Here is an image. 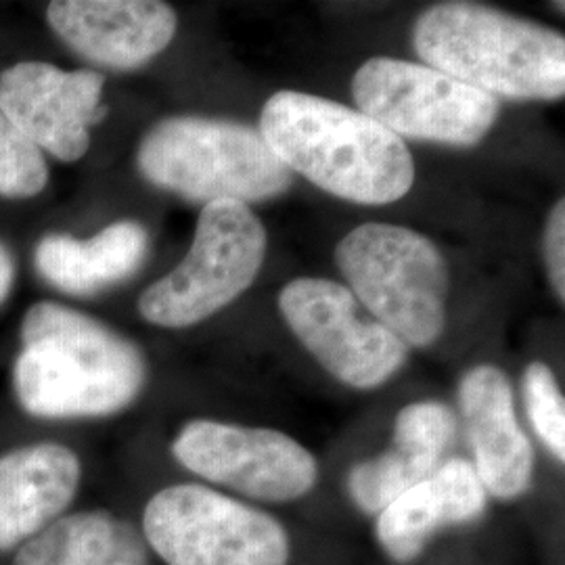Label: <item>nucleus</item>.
<instances>
[{
	"mask_svg": "<svg viewBox=\"0 0 565 565\" xmlns=\"http://www.w3.org/2000/svg\"><path fill=\"white\" fill-rule=\"evenodd\" d=\"M13 277H15V264H13L9 249L0 243V303L4 302L9 296Z\"/></svg>",
	"mask_w": 565,
	"mask_h": 565,
	"instance_id": "obj_22",
	"label": "nucleus"
},
{
	"mask_svg": "<svg viewBox=\"0 0 565 565\" xmlns=\"http://www.w3.org/2000/svg\"><path fill=\"white\" fill-rule=\"evenodd\" d=\"M545 256L548 277L559 302L565 300V202L559 200L551 210L545 228Z\"/></svg>",
	"mask_w": 565,
	"mask_h": 565,
	"instance_id": "obj_21",
	"label": "nucleus"
},
{
	"mask_svg": "<svg viewBox=\"0 0 565 565\" xmlns=\"http://www.w3.org/2000/svg\"><path fill=\"white\" fill-rule=\"evenodd\" d=\"M46 20L78 55L114 70L160 55L179 25L174 9L160 0H57Z\"/></svg>",
	"mask_w": 565,
	"mask_h": 565,
	"instance_id": "obj_12",
	"label": "nucleus"
},
{
	"mask_svg": "<svg viewBox=\"0 0 565 565\" xmlns=\"http://www.w3.org/2000/svg\"><path fill=\"white\" fill-rule=\"evenodd\" d=\"M103 84L99 72L21 61L0 74V111L39 149L76 162L88 151L90 126L107 116Z\"/></svg>",
	"mask_w": 565,
	"mask_h": 565,
	"instance_id": "obj_11",
	"label": "nucleus"
},
{
	"mask_svg": "<svg viewBox=\"0 0 565 565\" xmlns=\"http://www.w3.org/2000/svg\"><path fill=\"white\" fill-rule=\"evenodd\" d=\"M172 455L203 480L268 503L296 501L319 480L317 459L287 434L266 427L198 419L179 431Z\"/></svg>",
	"mask_w": 565,
	"mask_h": 565,
	"instance_id": "obj_10",
	"label": "nucleus"
},
{
	"mask_svg": "<svg viewBox=\"0 0 565 565\" xmlns=\"http://www.w3.org/2000/svg\"><path fill=\"white\" fill-rule=\"evenodd\" d=\"M335 263L366 312L406 345L425 348L443 335L448 268L427 237L396 224H363L338 243Z\"/></svg>",
	"mask_w": 565,
	"mask_h": 565,
	"instance_id": "obj_5",
	"label": "nucleus"
},
{
	"mask_svg": "<svg viewBox=\"0 0 565 565\" xmlns=\"http://www.w3.org/2000/svg\"><path fill=\"white\" fill-rule=\"evenodd\" d=\"M359 111L396 137L471 147L499 118L492 95L425 63L375 57L352 81Z\"/></svg>",
	"mask_w": 565,
	"mask_h": 565,
	"instance_id": "obj_8",
	"label": "nucleus"
},
{
	"mask_svg": "<svg viewBox=\"0 0 565 565\" xmlns=\"http://www.w3.org/2000/svg\"><path fill=\"white\" fill-rule=\"evenodd\" d=\"M266 245V231L249 205H203L184 260L145 289L139 300L142 319L179 329L216 315L256 281Z\"/></svg>",
	"mask_w": 565,
	"mask_h": 565,
	"instance_id": "obj_6",
	"label": "nucleus"
},
{
	"mask_svg": "<svg viewBox=\"0 0 565 565\" xmlns=\"http://www.w3.org/2000/svg\"><path fill=\"white\" fill-rule=\"evenodd\" d=\"M279 308L303 348L343 384L377 387L408 356V345L340 282L312 277L287 282Z\"/></svg>",
	"mask_w": 565,
	"mask_h": 565,
	"instance_id": "obj_9",
	"label": "nucleus"
},
{
	"mask_svg": "<svg viewBox=\"0 0 565 565\" xmlns=\"http://www.w3.org/2000/svg\"><path fill=\"white\" fill-rule=\"evenodd\" d=\"M142 539L166 565H287L273 515L200 484L168 486L142 511Z\"/></svg>",
	"mask_w": 565,
	"mask_h": 565,
	"instance_id": "obj_7",
	"label": "nucleus"
},
{
	"mask_svg": "<svg viewBox=\"0 0 565 565\" xmlns=\"http://www.w3.org/2000/svg\"><path fill=\"white\" fill-rule=\"evenodd\" d=\"M425 65L486 95L557 102L565 95L564 34L476 2H440L413 30Z\"/></svg>",
	"mask_w": 565,
	"mask_h": 565,
	"instance_id": "obj_3",
	"label": "nucleus"
},
{
	"mask_svg": "<svg viewBox=\"0 0 565 565\" xmlns=\"http://www.w3.org/2000/svg\"><path fill=\"white\" fill-rule=\"evenodd\" d=\"M147 249L149 237L141 224L121 221L105 226L86 242L70 235L44 237L36 247V268L65 294L93 296L135 275Z\"/></svg>",
	"mask_w": 565,
	"mask_h": 565,
	"instance_id": "obj_17",
	"label": "nucleus"
},
{
	"mask_svg": "<svg viewBox=\"0 0 565 565\" xmlns=\"http://www.w3.org/2000/svg\"><path fill=\"white\" fill-rule=\"evenodd\" d=\"M457 422L443 403L404 406L394 425V446L384 455L354 465L348 490L364 513H382L406 490L422 484L440 465L455 438Z\"/></svg>",
	"mask_w": 565,
	"mask_h": 565,
	"instance_id": "obj_15",
	"label": "nucleus"
},
{
	"mask_svg": "<svg viewBox=\"0 0 565 565\" xmlns=\"http://www.w3.org/2000/svg\"><path fill=\"white\" fill-rule=\"evenodd\" d=\"M46 181L49 170L41 149L0 111V195L34 198Z\"/></svg>",
	"mask_w": 565,
	"mask_h": 565,
	"instance_id": "obj_19",
	"label": "nucleus"
},
{
	"mask_svg": "<svg viewBox=\"0 0 565 565\" xmlns=\"http://www.w3.org/2000/svg\"><path fill=\"white\" fill-rule=\"evenodd\" d=\"M527 417L555 459H565V403L553 371L545 363L527 364L524 373Z\"/></svg>",
	"mask_w": 565,
	"mask_h": 565,
	"instance_id": "obj_20",
	"label": "nucleus"
},
{
	"mask_svg": "<svg viewBox=\"0 0 565 565\" xmlns=\"http://www.w3.org/2000/svg\"><path fill=\"white\" fill-rule=\"evenodd\" d=\"M13 565H149L141 530L109 511L61 515L18 548Z\"/></svg>",
	"mask_w": 565,
	"mask_h": 565,
	"instance_id": "obj_18",
	"label": "nucleus"
},
{
	"mask_svg": "<svg viewBox=\"0 0 565 565\" xmlns=\"http://www.w3.org/2000/svg\"><path fill=\"white\" fill-rule=\"evenodd\" d=\"M486 507L488 492L473 465L448 459L385 507L377 518V541L394 562L411 564L440 530L480 520Z\"/></svg>",
	"mask_w": 565,
	"mask_h": 565,
	"instance_id": "obj_16",
	"label": "nucleus"
},
{
	"mask_svg": "<svg viewBox=\"0 0 565 565\" xmlns=\"http://www.w3.org/2000/svg\"><path fill=\"white\" fill-rule=\"evenodd\" d=\"M142 177L189 202L254 203L281 195L291 170L258 128L242 121L177 116L142 137Z\"/></svg>",
	"mask_w": 565,
	"mask_h": 565,
	"instance_id": "obj_4",
	"label": "nucleus"
},
{
	"mask_svg": "<svg viewBox=\"0 0 565 565\" xmlns=\"http://www.w3.org/2000/svg\"><path fill=\"white\" fill-rule=\"evenodd\" d=\"M459 406L473 450V469L488 494L513 501L527 492L534 476V448L520 427L505 373L492 364L467 371Z\"/></svg>",
	"mask_w": 565,
	"mask_h": 565,
	"instance_id": "obj_13",
	"label": "nucleus"
},
{
	"mask_svg": "<svg viewBox=\"0 0 565 565\" xmlns=\"http://www.w3.org/2000/svg\"><path fill=\"white\" fill-rule=\"evenodd\" d=\"M13 387L21 408L41 419L107 417L141 394V350L109 327L61 303L32 306L21 323Z\"/></svg>",
	"mask_w": 565,
	"mask_h": 565,
	"instance_id": "obj_1",
	"label": "nucleus"
},
{
	"mask_svg": "<svg viewBox=\"0 0 565 565\" xmlns=\"http://www.w3.org/2000/svg\"><path fill=\"white\" fill-rule=\"evenodd\" d=\"M78 455L55 443L0 457V551L20 548L72 505L81 486Z\"/></svg>",
	"mask_w": 565,
	"mask_h": 565,
	"instance_id": "obj_14",
	"label": "nucleus"
},
{
	"mask_svg": "<svg viewBox=\"0 0 565 565\" xmlns=\"http://www.w3.org/2000/svg\"><path fill=\"white\" fill-rule=\"evenodd\" d=\"M258 130L291 172L348 202H398L415 182L404 139L342 103L279 90L264 105Z\"/></svg>",
	"mask_w": 565,
	"mask_h": 565,
	"instance_id": "obj_2",
	"label": "nucleus"
}]
</instances>
